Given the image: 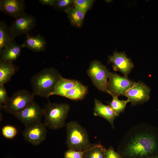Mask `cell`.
Instances as JSON below:
<instances>
[{"label": "cell", "instance_id": "obj_15", "mask_svg": "<svg viewBox=\"0 0 158 158\" xmlns=\"http://www.w3.org/2000/svg\"><path fill=\"white\" fill-rule=\"evenodd\" d=\"M94 115L104 118L110 123L113 129H114V121L117 116L109 106L105 105L99 100L95 99Z\"/></svg>", "mask_w": 158, "mask_h": 158}, {"label": "cell", "instance_id": "obj_22", "mask_svg": "<svg viewBox=\"0 0 158 158\" xmlns=\"http://www.w3.org/2000/svg\"><path fill=\"white\" fill-rule=\"evenodd\" d=\"M106 150L100 143L91 144L85 150L83 158H106Z\"/></svg>", "mask_w": 158, "mask_h": 158}, {"label": "cell", "instance_id": "obj_30", "mask_svg": "<svg viewBox=\"0 0 158 158\" xmlns=\"http://www.w3.org/2000/svg\"><path fill=\"white\" fill-rule=\"evenodd\" d=\"M56 0H39L38 1L42 5L53 6L56 1Z\"/></svg>", "mask_w": 158, "mask_h": 158}, {"label": "cell", "instance_id": "obj_14", "mask_svg": "<svg viewBox=\"0 0 158 158\" xmlns=\"http://www.w3.org/2000/svg\"><path fill=\"white\" fill-rule=\"evenodd\" d=\"M26 38L21 44L24 48L36 52H44L45 51L47 42L44 37L38 34L36 36L27 35Z\"/></svg>", "mask_w": 158, "mask_h": 158}, {"label": "cell", "instance_id": "obj_31", "mask_svg": "<svg viewBox=\"0 0 158 158\" xmlns=\"http://www.w3.org/2000/svg\"><path fill=\"white\" fill-rule=\"evenodd\" d=\"M147 158H158V154L153 155Z\"/></svg>", "mask_w": 158, "mask_h": 158}, {"label": "cell", "instance_id": "obj_13", "mask_svg": "<svg viewBox=\"0 0 158 158\" xmlns=\"http://www.w3.org/2000/svg\"><path fill=\"white\" fill-rule=\"evenodd\" d=\"M25 8L23 0H0V11L15 18L25 13Z\"/></svg>", "mask_w": 158, "mask_h": 158}, {"label": "cell", "instance_id": "obj_9", "mask_svg": "<svg viewBox=\"0 0 158 158\" xmlns=\"http://www.w3.org/2000/svg\"><path fill=\"white\" fill-rule=\"evenodd\" d=\"M37 25L36 19L32 15L25 13L15 18L9 26L10 32L14 38L22 34L27 35Z\"/></svg>", "mask_w": 158, "mask_h": 158}, {"label": "cell", "instance_id": "obj_19", "mask_svg": "<svg viewBox=\"0 0 158 158\" xmlns=\"http://www.w3.org/2000/svg\"><path fill=\"white\" fill-rule=\"evenodd\" d=\"M5 21H0V51L10 45L15 40Z\"/></svg>", "mask_w": 158, "mask_h": 158}, {"label": "cell", "instance_id": "obj_20", "mask_svg": "<svg viewBox=\"0 0 158 158\" xmlns=\"http://www.w3.org/2000/svg\"><path fill=\"white\" fill-rule=\"evenodd\" d=\"M79 81L62 77L57 84L52 95L63 97L68 91L75 87Z\"/></svg>", "mask_w": 158, "mask_h": 158}, {"label": "cell", "instance_id": "obj_17", "mask_svg": "<svg viewBox=\"0 0 158 158\" xmlns=\"http://www.w3.org/2000/svg\"><path fill=\"white\" fill-rule=\"evenodd\" d=\"M13 62L0 61V85L7 83L18 70Z\"/></svg>", "mask_w": 158, "mask_h": 158}, {"label": "cell", "instance_id": "obj_4", "mask_svg": "<svg viewBox=\"0 0 158 158\" xmlns=\"http://www.w3.org/2000/svg\"><path fill=\"white\" fill-rule=\"evenodd\" d=\"M67 138L66 143L68 149L84 151L91 145L86 130L77 121L66 124Z\"/></svg>", "mask_w": 158, "mask_h": 158}, {"label": "cell", "instance_id": "obj_23", "mask_svg": "<svg viewBox=\"0 0 158 158\" xmlns=\"http://www.w3.org/2000/svg\"><path fill=\"white\" fill-rule=\"evenodd\" d=\"M111 96L113 99L109 106L118 116L121 113L124 111L127 103L129 101L128 99L126 100H120L118 99V97L113 95Z\"/></svg>", "mask_w": 158, "mask_h": 158}, {"label": "cell", "instance_id": "obj_21", "mask_svg": "<svg viewBox=\"0 0 158 158\" xmlns=\"http://www.w3.org/2000/svg\"><path fill=\"white\" fill-rule=\"evenodd\" d=\"M88 92L87 87L79 82L75 87L67 92L63 97L74 100H82Z\"/></svg>", "mask_w": 158, "mask_h": 158}, {"label": "cell", "instance_id": "obj_3", "mask_svg": "<svg viewBox=\"0 0 158 158\" xmlns=\"http://www.w3.org/2000/svg\"><path fill=\"white\" fill-rule=\"evenodd\" d=\"M70 109L69 105L66 103L49 102L44 109V123L47 127L52 130L63 128L65 125Z\"/></svg>", "mask_w": 158, "mask_h": 158}, {"label": "cell", "instance_id": "obj_2", "mask_svg": "<svg viewBox=\"0 0 158 158\" xmlns=\"http://www.w3.org/2000/svg\"><path fill=\"white\" fill-rule=\"evenodd\" d=\"M61 74L53 67L45 68L34 75L30 79L32 94L48 99L62 77Z\"/></svg>", "mask_w": 158, "mask_h": 158}, {"label": "cell", "instance_id": "obj_28", "mask_svg": "<svg viewBox=\"0 0 158 158\" xmlns=\"http://www.w3.org/2000/svg\"><path fill=\"white\" fill-rule=\"evenodd\" d=\"M9 97L4 85H0V107L1 109L2 107L7 103Z\"/></svg>", "mask_w": 158, "mask_h": 158}, {"label": "cell", "instance_id": "obj_26", "mask_svg": "<svg viewBox=\"0 0 158 158\" xmlns=\"http://www.w3.org/2000/svg\"><path fill=\"white\" fill-rule=\"evenodd\" d=\"M2 133L3 136L9 139H12L16 135L17 130L14 126L7 125L4 126L2 128Z\"/></svg>", "mask_w": 158, "mask_h": 158}, {"label": "cell", "instance_id": "obj_8", "mask_svg": "<svg viewBox=\"0 0 158 158\" xmlns=\"http://www.w3.org/2000/svg\"><path fill=\"white\" fill-rule=\"evenodd\" d=\"M44 114V109L34 100L23 110L14 116L25 127L41 122Z\"/></svg>", "mask_w": 158, "mask_h": 158}, {"label": "cell", "instance_id": "obj_29", "mask_svg": "<svg viewBox=\"0 0 158 158\" xmlns=\"http://www.w3.org/2000/svg\"><path fill=\"white\" fill-rule=\"evenodd\" d=\"M106 158H121L120 154L114 150V149L111 146L105 151Z\"/></svg>", "mask_w": 158, "mask_h": 158}, {"label": "cell", "instance_id": "obj_5", "mask_svg": "<svg viewBox=\"0 0 158 158\" xmlns=\"http://www.w3.org/2000/svg\"><path fill=\"white\" fill-rule=\"evenodd\" d=\"M35 96L28 91L21 89L15 92L1 109L15 115L25 109L34 100Z\"/></svg>", "mask_w": 158, "mask_h": 158}, {"label": "cell", "instance_id": "obj_10", "mask_svg": "<svg viewBox=\"0 0 158 158\" xmlns=\"http://www.w3.org/2000/svg\"><path fill=\"white\" fill-rule=\"evenodd\" d=\"M47 127L41 122L25 127L22 133L24 140L34 146L40 145L46 139Z\"/></svg>", "mask_w": 158, "mask_h": 158}, {"label": "cell", "instance_id": "obj_12", "mask_svg": "<svg viewBox=\"0 0 158 158\" xmlns=\"http://www.w3.org/2000/svg\"><path fill=\"white\" fill-rule=\"evenodd\" d=\"M112 63L114 71L121 72L127 77L134 66L133 63L124 52L118 53L116 50L113 52L112 56H108V63Z\"/></svg>", "mask_w": 158, "mask_h": 158}, {"label": "cell", "instance_id": "obj_11", "mask_svg": "<svg viewBox=\"0 0 158 158\" xmlns=\"http://www.w3.org/2000/svg\"><path fill=\"white\" fill-rule=\"evenodd\" d=\"M150 88L141 82L135 83L126 93L125 96L133 105L147 102L150 98Z\"/></svg>", "mask_w": 158, "mask_h": 158}, {"label": "cell", "instance_id": "obj_16", "mask_svg": "<svg viewBox=\"0 0 158 158\" xmlns=\"http://www.w3.org/2000/svg\"><path fill=\"white\" fill-rule=\"evenodd\" d=\"M23 48L22 44H18L14 40L0 51V61L13 62L19 57Z\"/></svg>", "mask_w": 158, "mask_h": 158}, {"label": "cell", "instance_id": "obj_6", "mask_svg": "<svg viewBox=\"0 0 158 158\" xmlns=\"http://www.w3.org/2000/svg\"><path fill=\"white\" fill-rule=\"evenodd\" d=\"M109 72L101 62L94 60L90 63L87 73L97 89L102 92H107Z\"/></svg>", "mask_w": 158, "mask_h": 158}, {"label": "cell", "instance_id": "obj_18", "mask_svg": "<svg viewBox=\"0 0 158 158\" xmlns=\"http://www.w3.org/2000/svg\"><path fill=\"white\" fill-rule=\"evenodd\" d=\"M67 15L71 25L75 27H82L85 15L73 5L64 11Z\"/></svg>", "mask_w": 158, "mask_h": 158}, {"label": "cell", "instance_id": "obj_1", "mask_svg": "<svg viewBox=\"0 0 158 158\" xmlns=\"http://www.w3.org/2000/svg\"><path fill=\"white\" fill-rule=\"evenodd\" d=\"M121 158H147L158 154V128L141 123L132 126L119 142Z\"/></svg>", "mask_w": 158, "mask_h": 158}, {"label": "cell", "instance_id": "obj_25", "mask_svg": "<svg viewBox=\"0 0 158 158\" xmlns=\"http://www.w3.org/2000/svg\"><path fill=\"white\" fill-rule=\"evenodd\" d=\"M74 0H57L52 6L56 10L64 11L73 5Z\"/></svg>", "mask_w": 158, "mask_h": 158}, {"label": "cell", "instance_id": "obj_24", "mask_svg": "<svg viewBox=\"0 0 158 158\" xmlns=\"http://www.w3.org/2000/svg\"><path fill=\"white\" fill-rule=\"evenodd\" d=\"M95 0H74L73 5L85 15L92 7Z\"/></svg>", "mask_w": 158, "mask_h": 158}, {"label": "cell", "instance_id": "obj_7", "mask_svg": "<svg viewBox=\"0 0 158 158\" xmlns=\"http://www.w3.org/2000/svg\"><path fill=\"white\" fill-rule=\"evenodd\" d=\"M107 92L111 96H125L127 91L135 84L128 77L109 72Z\"/></svg>", "mask_w": 158, "mask_h": 158}, {"label": "cell", "instance_id": "obj_27", "mask_svg": "<svg viewBox=\"0 0 158 158\" xmlns=\"http://www.w3.org/2000/svg\"><path fill=\"white\" fill-rule=\"evenodd\" d=\"M84 151H77L68 149L64 153V158H83Z\"/></svg>", "mask_w": 158, "mask_h": 158}]
</instances>
